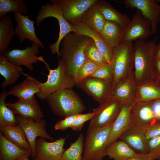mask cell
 Instances as JSON below:
<instances>
[{
    "instance_id": "cell-16",
    "label": "cell",
    "mask_w": 160,
    "mask_h": 160,
    "mask_svg": "<svg viewBox=\"0 0 160 160\" xmlns=\"http://www.w3.org/2000/svg\"><path fill=\"white\" fill-rule=\"evenodd\" d=\"M13 14L17 23V26L15 28V34L17 36L20 42L22 43L25 40L28 39L43 49L44 46L43 43L35 33V22L30 19L28 15H24L17 13H14Z\"/></svg>"
},
{
    "instance_id": "cell-47",
    "label": "cell",
    "mask_w": 160,
    "mask_h": 160,
    "mask_svg": "<svg viewBox=\"0 0 160 160\" xmlns=\"http://www.w3.org/2000/svg\"><path fill=\"white\" fill-rule=\"evenodd\" d=\"M155 81L157 82L160 87V76H159L156 78Z\"/></svg>"
},
{
    "instance_id": "cell-35",
    "label": "cell",
    "mask_w": 160,
    "mask_h": 160,
    "mask_svg": "<svg viewBox=\"0 0 160 160\" xmlns=\"http://www.w3.org/2000/svg\"><path fill=\"white\" fill-rule=\"evenodd\" d=\"M7 93V92L4 90L0 95V126L15 125L17 123L14 114L5 102Z\"/></svg>"
},
{
    "instance_id": "cell-5",
    "label": "cell",
    "mask_w": 160,
    "mask_h": 160,
    "mask_svg": "<svg viewBox=\"0 0 160 160\" xmlns=\"http://www.w3.org/2000/svg\"><path fill=\"white\" fill-rule=\"evenodd\" d=\"M113 124L88 128L84 141L83 160H102L106 156V143Z\"/></svg>"
},
{
    "instance_id": "cell-23",
    "label": "cell",
    "mask_w": 160,
    "mask_h": 160,
    "mask_svg": "<svg viewBox=\"0 0 160 160\" xmlns=\"http://www.w3.org/2000/svg\"><path fill=\"white\" fill-rule=\"evenodd\" d=\"M31 155V150L19 147L0 132V160H23Z\"/></svg>"
},
{
    "instance_id": "cell-29",
    "label": "cell",
    "mask_w": 160,
    "mask_h": 160,
    "mask_svg": "<svg viewBox=\"0 0 160 160\" xmlns=\"http://www.w3.org/2000/svg\"><path fill=\"white\" fill-rule=\"evenodd\" d=\"M159 99H160V87L155 81H146L137 84L134 103Z\"/></svg>"
},
{
    "instance_id": "cell-42",
    "label": "cell",
    "mask_w": 160,
    "mask_h": 160,
    "mask_svg": "<svg viewBox=\"0 0 160 160\" xmlns=\"http://www.w3.org/2000/svg\"><path fill=\"white\" fill-rule=\"evenodd\" d=\"M79 114L65 117L64 119L58 121L54 126V129L56 130L63 131L70 128L73 121Z\"/></svg>"
},
{
    "instance_id": "cell-6",
    "label": "cell",
    "mask_w": 160,
    "mask_h": 160,
    "mask_svg": "<svg viewBox=\"0 0 160 160\" xmlns=\"http://www.w3.org/2000/svg\"><path fill=\"white\" fill-rule=\"evenodd\" d=\"M112 65L114 75V86L133 71L134 47L132 41L121 43L113 48Z\"/></svg>"
},
{
    "instance_id": "cell-12",
    "label": "cell",
    "mask_w": 160,
    "mask_h": 160,
    "mask_svg": "<svg viewBox=\"0 0 160 160\" xmlns=\"http://www.w3.org/2000/svg\"><path fill=\"white\" fill-rule=\"evenodd\" d=\"M151 34V23L137 9L128 25L123 29L121 43L144 39Z\"/></svg>"
},
{
    "instance_id": "cell-28",
    "label": "cell",
    "mask_w": 160,
    "mask_h": 160,
    "mask_svg": "<svg viewBox=\"0 0 160 160\" xmlns=\"http://www.w3.org/2000/svg\"><path fill=\"white\" fill-rule=\"evenodd\" d=\"M0 132L7 140L23 149L31 150L24 131L18 124L0 126Z\"/></svg>"
},
{
    "instance_id": "cell-45",
    "label": "cell",
    "mask_w": 160,
    "mask_h": 160,
    "mask_svg": "<svg viewBox=\"0 0 160 160\" xmlns=\"http://www.w3.org/2000/svg\"><path fill=\"white\" fill-rule=\"evenodd\" d=\"M155 70L156 78L157 77L160 76V58H156Z\"/></svg>"
},
{
    "instance_id": "cell-32",
    "label": "cell",
    "mask_w": 160,
    "mask_h": 160,
    "mask_svg": "<svg viewBox=\"0 0 160 160\" xmlns=\"http://www.w3.org/2000/svg\"><path fill=\"white\" fill-rule=\"evenodd\" d=\"M15 34L12 19L9 15L0 20V54L6 52Z\"/></svg>"
},
{
    "instance_id": "cell-9",
    "label": "cell",
    "mask_w": 160,
    "mask_h": 160,
    "mask_svg": "<svg viewBox=\"0 0 160 160\" xmlns=\"http://www.w3.org/2000/svg\"><path fill=\"white\" fill-rule=\"evenodd\" d=\"M78 87L92 97L99 105L111 98L114 87L113 81L92 77L81 81Z\"/></svg>"
},
{
    "instance_id": "cell-48",
    "label": "cell",
    "mask_w": 160,
    "mask_h": 160,
    "mask_svg": "<svg viewBox=\"0 0 160 160\" xmlns=\"http://www.w3.org/2000/svg\"><path fill=\"white\" fill-rule=\"evenodd\" d=\"M23 160H28V159H25Z\"/></svg>"
},
{
    "instance_id": "cell-41",
    "label": "cell",
    "mask_w": 160,
    "mask_h": 160,
    "mask_svg": "<svg viewBox=\"0 0 160 160\" xmlns=\"http://www.w3.org/2000/svg\"><path fill=\"white\" fill-rule=\"evenodd\" d=\"M143 128L147 140L160 135V121H156Z\"/></svg>"
},
{
    "instance_id": "cell-19",
    "label": "cell",
    "mask_w": 160,
    "mask_h": 160,
    "mask_svg": "<svg viewBox=\"0 0 160 160\" xmlns=\"http://www.w3.org/2000/svg\"><path fill=\"white\" fill-rule=\"evenodd\" d=\"M119 139L125 142L136 153H150L143 127L135 125L122 134Z\"/></svg>"
},
{
    "instance_id": "cell-46",
    "label": "cell",
    "mask_w": 160,
    "mask_h": 160,
    "mask_svg": "<svg viewBox=\"0 0 160 160\" xmlns=\"http://www.w3.org/2000/svg\"><path fill=\"white\" fill-rule=\"evenodd\" d=\"M154 53L156 58H160V43L156 45Z\"/></svg>"
},
{
    "instance_id": "cell-26",
    "label": "cell",
    "mask_w": 160,
    "mask_h": 160,
    "mask_svg": "<svg viewBox=\"0 0 160 160\" xmlns=\"http://www.w3.org/2000/svg\"><path fill=\"white\" fill-rule=\"evenodd\" d=\"M97 2L85 12L81 18V22L100 34L107 21L104 17Z\"/></svg>"
},
{
    "instance_id": "cell-24",
    "label": "cell",
    "mask_w": 160,
    "mask_h": 160,
    "mask_svg": "<svg viewBox=\"0 0 160 160\" xmlns=\"http://www.w3.org/2000/svg\"><path fill=\"white\" fill-rule=\"evenodd\" d=\"M26 78L21 83L13 87L7 96L13 95L19 99H27L35 97L39 91V82L32 76L25 74Z\"/></svg>"
},
{
    "instance_id": "cell-40",
    "label": "cell",
    "mask_w": 160,
    "mask_h": 160,
    "mask_svg": "<svg viewBox=\"0 0 160 160\" xmlns=\"http://www.w3.org/2000/svg\"><path fill=\"white\" fill-rule=\"evenodd\" d=\"M94 115L93 112L85 114H79L73 121L70 128L74 131H80L84 123L90 120Z\"/></svg>"
},
{
    "instance_id": "cell-33",
    "label": "cell",
    "mask_w": 160,
    "mask_h": 160,
    "mask_svg": "<svg viewBox=\"0 0 160 160\" xmlns=\"http://www.w3.org/2000/svg\"><path fill=\"white\" fill-rule=\"evenodd\" d=\"M27 6L23 0H0V18L13 12L24 15L28 13Z\"/></svg>"
},
{
    "instance_id": "cell-37",
    "label": "cell",
    "mask_w": 160,
    "mask_h": 160,
    "mask_svg": "<svg viewBox=\"0 0 160 160\" xmlns=\"http://www.w3.org/2000/svg\"><path fill=\"white\" fill-rule=\"evenodd\" d=\"M84 54L86 57L99 66H101L108 63L92 39L87 45Z\"/></svg>"
},
{
    "instance_id": "cell-30",
    "label": "cell",
    "mask_w": 160,
    "mask_h": 160,
    "mask_svg": "<svg viewBox=\"0 0 160 160\" xmlns=\"http://www.w3.org/2000/svg\"><path fill=\"white\" fill-rule=\"evenodd\" d=\"M100 34L106 43L113 48L121 43L123 29L117 23L106 21Z\"/></svg>"
},
{
    "instance_id": "cell-10",
    "label": "cell",
    "mask_w": 160,
    "mask_h": 160,
    "mask_svg": "<svg viewBox=\"0 0 160 160\" xmlns=\"http://www.w3.org/2000/svg\"><path fill=\"white\" fill-rule=\"evenodd\" d=\"M15 118L17 124L23 129L30 146L32 159L35 156V145L37 137L51 141L54 140V139L46 131V123L45 120L41 119L39 121L35 122L31 118L24 117L18 115L15 116Z\"/></svg>"
},
{
    "instance_id": "cell-34",
    "label": "cell",
    "mask_w": 160,
    "mask_h": 160,
    "mask_svg": "<svg viewBox=\"0 0 160 160\" xmlns=\"http://www.w3.org/2000/svg\"><path fill=\"white\" fill-rule=\"evenodd\" d=\"M84 143L83 134L81 133L77 139L71 143L68 148L65 150L63 155V160H83Z\"/></svg>"
},
{
    "instance_id": "cell-2",
    "label": "cell",
    "mask_w": 160,
    "mask_h": 160,
    "mask_svg": "<svg viewBox=\"0 0 160 160\" xmlns=\"http://www.w3.org/2000/svg\"><path fill=\"white\" fill-rule=\"evenodd\" d=\"M157 39L156 37L147 41L144 39H138L134 45V74L137 84L155 81L156 58L154 52Z\"/></svg>"
},
{
    "instance_id": "cell-38",
    "label": "cell",
    "mask_w": 160,
    "mask_h": 160,
    "mask_svg": "<svg viewBox=\"0 0 160 160\" xmlns=\"http://www.w3.org/2000/svg\"><path fill=\"white\" fill-rule=\"evenodd\" d=\"M90 77L113 81L114 75L111 64L108 63L100 66Z\"/></svg>"
},
{
    "instance_id": "cell-50",
    "label": "cell",
    "mask_w": 160,
    "mask_h": 160,
    "mask_svg": "<svg viewBox=\"0 0 160 160\" xmlns=\"http://www.w3.org/2000/svg\"><path fill=\"white\" fill-rule=\"evenodd\" d=\"M159 160H160V159H159Z\"/></svg>"
},
{
    "instance_id": "cell-14",
    "label": "cell",
    "mask_w": 160,
    "mask_h": 160,
    "mask_svg": "<svg viewBox=\"0 0 160 160\" xmlns=\"http://www.w3.org/2000/svg\"><path fill=\"white\" fill-rule=\"evenodd\" d=\"M66 138L61 137L50 142L43 138L36 139L35 156L32 160H63Z\"/></svg>"
},
{
    "instance_id": "cell-11",
    "label": "cell",
    "mask_w": 160,
    "mask_h": 160,
    "mask_svg": "<svg viewBox=\"0 0 160 160\" xmlns=\"http://www.w3.org/2000/svg\"><path fill=\"white\" fill-rule=\"evenodd\" d=\"M57 5L65 20L71 25L80 22L86 11L97 0H50Z\"/></svg>"
},
{
    "instance_id": "cell-44",
    "label": "cell",
    "mask_w": 160,
    "mask_h": 160,
    "mask_svg": "<svg viewBox=\"0 0 160 160\" xmlns=\"http://www.w3.org/2000/svg\"><path fill=\"white\" fill-rule=\"evenodd\" d=\"M127 160H153L151 153L146 154L136 153Z\"/></svg>"
},
{
    "instance_id": "cell-36",
    "label": "cell",
    "mask_w": 160,
    "mask_h": 160,
    "mask_svg": "<svg viewBox=\"0 0 160 160\" xmlns=\"http://www.w3.org/2000/svg\"><path fill=\"white\" fill-rule=\"evenodd\" d=\"M100 66L86 57L84 62L76 72L75 78L76 85L78 86L81 81L91 77Z\"/></svg>"
},
{
    "instance_id": "cell-25",
    "label": "cell",
    "mask_w": 160,
    "mask_h": 160,
    "mask_svg": "<svg viewBox=\"0 0 160 160\" xmlns=\"http://www.w3.org/2000/svg\"><path fill=\"white\" fill-rule=\"evenodd\" d=\"M23 71L22 67L8 60L3 54L0 56V73L5 78L1 87L3 89L14 84Z\"/></svg>"
},
{
    "instance_id": "cell-43",
    "label": "cell",
    "mask_w": 160,
    "mask_h": 160,
    "mask_svg": "<svg viewBox=\"0 0 160 160\" xmlns=\"http://www.w3.org/2000/svg\"><path fill=\"white\" fill-rule=\"evenodd\" d=\"M152 107L155 119L160 121V99L153 100Z\"/></svg>"
},
{
    "instance_id": "cell-7",
    "label": "cell",
    "mask_w": 160,
    "mask_h": 160,
    "mask_svg": "<svg viewBox=\"0 0 160 160\" xmlns=\"http://www.w3.org/2000/svg\"><path fill=\"white\" fill-rule=\"evenodd\" d=\"M48 17L55 18L59 24L60 31L58 39L54 43L49 45V48L51 53L53 55L57 54L59 58L61 42L67 34L73 31L72 26L65 20L59 7L55 4L47 3L41 7L36 18V25L39 26L44 20Z\"/></svg>"
},
{
    "instance_id": "cell-15",
    "label": "cell",
    "mask_w": 160,
    "mask_h": 160,
    "mask_svg": "<svg viewBox=\"0 0 160 160\" xmlns=\"http://www.w3.org/2000/svg\"><path fill=\"white\" fill-rule=\"evenodd\" d=\"M123 2L127 8L140 10L143 17L151 22V34L156 33L160 18V5L156 0H124Z\"/></svg>"
},
{
    "instance_id": "cell-17",
    "label": "cell",
    "mask_w": 160,
    "mask_h": 160,
    "mask_svg": "<svg viewBox=\"0 0 160 160\" xmlns=\"http://www.w3.org/2000/svg\"><path fill=\"white\" fill-rule=\"evenodd\" d=\"M137 84L133 71L127 77L115 84L112 97L120 100L124 104L131 106L136 99Z\"/></svg>"
},
{
    "instance_id": "cell-8",
    "label": "cell",
    "mask_w": 160,
    "mask_h": 160,
    "mask_svg": "<svg viewBox=\"0 0 160 160\" xmlns=\"http://www.w3.org/2000/svg\"><path fill=\"white\" fill-rule=\"evenodd\" d=\"M123 104L120 100L111 97L93 109L94 115L90 120L88 128H102L113 124Z\"/></svg>"
},
{
    "instance_id": "cell-31",
    "label": "cell",
    "mask_w": 160,
    "mask_h": 160,
    "mask_svg": "<svg viewBox=\"0 0 160 160\" xmlns=\"http://www.w3.org/2000/svg\"><path fill=\"white\" fill-rule=\"evenodd\" d=\"M136 153L125 142L117 140L106 146V155L114 160H127Z\"/></svg>"
},
{
    "instance_id": "cell-21",
    "label": "cell",
    "mask_w": 160,
    "mask_h": 160,
    "mask_svg": "<svg viewBox=\"0 0 160 160\" xmlns=\"http://www.w3.org/2000/svg\"><path fill=\"white\" fill-rule=\"evenodd\" d=\"M153 100L136 102L131 106V114L135 125L144 127L156 121L152 107Z\"/></svg>"
},
{
    "instance_id": "cell-20",
    "label": "cell",
    "mask_w": 160,
    "mask_h": 160,
    "mask_svg": "<svg viewBox=\"0 0 160 160\" xmlns=\"http://www.w3.org/2000/svg\"><path fill=\"white\" fill-rule=\"evenodd\" d=\"M131 107L129 104H123L113 124L106 146L117 140L122 134L135 125L131 116Z\"/></svg>"
},
{
    "instance_id": "cell-22",
    "label": "cell",
    "mask_w": 160,
    "mask_h": 160,
    "mask_svg": "<svg viewBox=\"0 0 160 160\" xmlns=\"http://www.w3.org/2000/svg\"><path fill=\"white\" fill-rule=\"evenodd\" d=\"M72 25L73 32L91 38L103 54L108 63H111L113 48L103 40L99 33L81 22Z\"/></svg>"
},
{
    "instance_id": "cell-27",
    "label": "cell",
    "mask_w": 160,
    "mask_h": 160,
    "mask_svg": "<svg viewBox=\"0 0 160 160\" xmlns=\"http://www.w3.org/2000/svg\"><path fill=\"white\" fill-rule=\"evenodd\" d=\"M97 3L107 21L118 24L123 30L130 22L131 19L126 13L120 12L109 2L104 0H97Z\"/></svg>"
},
{
    "instance_id": "cell-39",
    "label": "cell",
    "mask_w": 160,
    "mask_h": 160,
    "mask_svg": "<svg viewBox=\"0 0 160 160\" xmlns=\"http://www.w3.org/2000/svg\"><path fill=\"white\" fill-rule=\"evenodd\" d=\"M148 149L152 155V160H159L160 159V135L147 140Z\"/></svg>"
},
{
    "instance_id": "cell-1",
    "label": "cell",
    "mask_w": 160,
    "mask_h": 160,
    "mask_svg": "<svg viewBox=\"0 0 160 160\" xmlns=\"http://www.w3.org/2000/svg\"><path fill=\"white\" fill-rule=\"evenodd\" d=\"M91 39L73 31L63 39L60 45V57L68 75L75 79L78 70L85 60V50Z\"/></svg>"
},
{
    "instance_id": "cell-3",
    "label": "cell",
    "mask_w": 160,
    "mask_h": 160,
    "mask_svg": "<svg viewBox=\"0 0 160 160\" xmlns=\"http://www.w3.org/2000/svg\"><path fill=\"white\" fill-rule=\"evenodd\" d=\"M46 100L54 113L65 118L81 113L86 109L80 97L72 88L58 90Z\"/></svg>"
},
{
    "instance_id": "cell-49",
    "label": "cell",
    "mask_w": 160,
    "mask_h": 160,
    "mask_svg": "<svg viewBox=\"0 0 160 160\" xmlns=\"http://www.w3.org/2000/svg\"><path fill=\"white\" fill-rule=\"evenodd\" d=\"M159 23H160V20H159Z\"/></svg>"
},
{
    "instance_id": "cell-13",
    "label": "cell",
    "mask_w": 160,
    "mask_h": 160,
    "mask_svg": "<svg viewBox=\"0 0 160 160\" xmlns=\"http://www.w3.org/2000/svg\"><path fill=\"white\" fill-rule=\"evenodd\" d=\"M39 46L34 42L23 49H14L6 52L3 54L9 61L20 66H23L29 71H32L33 64L38 61L44 60L42 56H37Z\"/></svg>"
},
{
    "instance_id": "cell-18",
    "label": "cell",
    "mask_w": 160,
    "mask_h": 160,
    "mask_svg": "<svg viewBox=\"0 0 160 160\" xmlns=\"http://www.w3.org/2000/svg\"><path fill=\"white\" fill-rule=\"evenodd\" d=\"M6 104L15 115L31 118L35 122L40 121L43 116L35 97L29 99H19L15 103H6Z\"/></svg>"
},
{
    "instance_id": "cell-4",
    "label": "cell",
    "mask_w": 160,
    "mask_h": 160,
    "mask_svg": "<svg viewBox=\"0 0 160 160\" xmlns=\"http://www.w3.org/2000/svg\"><path fill=\"white\" fill-rule=\"evenodd\" d=\"M44 63L49 71L47 81L39 84L40 90L37 97L41 100L46 99L53 93L59 90L72 88L76 85L74 78L66 73L64 65L60 59L58 65L55 69H50L45 60Z\"/></svg>"
}]
</instances>
